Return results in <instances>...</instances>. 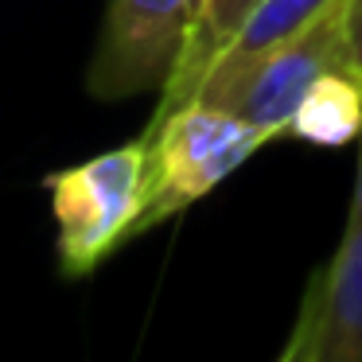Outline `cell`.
<instances>
[{"mask_svg":"<svg viewBox=\"0 0 362 362\" xmlns=\"http://www.w3.org/2000/svg\"><path fill=\"white\" fill-rule=\"evenodd\" d=\"M343 40L351 71L362 78V0H343Z\"/></svg>","mask_w":362,"mask_h":362,"instance_id":"9c48e42d","label":"cell"},{"mask_svg":"<svg viewBox=\"0 0 362 362\" xmlns=\"http://www.w3.org/2000/svg\"><path fill=\"white\" fill-rule=\"evenodd\" d=\"M261 4H265V0H203V12H199L195 35H191V43H187V55H183L175 78L168 82V90L160 94V105H156V113H152V121H160L172 110L187 105L191 98L203 90L211 66L218 63V55L234 43V35L250 24V16Z\"/></svg>","mask_w":362,"mask_h":362,"instance_id":"52a82bcc","label":"cell"},{"mask_svg":"<svg viewBox=\"0 0 362 362\" xmlns=\"http://www.w3.org/2000/svg\"><path fill=\"white\" fill-rule=\"evenodd\" d=\"M144 136L152 148V191L136 234L211 195L226 175H234L253 152L273 141L265 129L203 98H191L168 117L152 121Z\"/></svg>","mask_w":362,"mask_h":362,"instance_id":"7a4b0ae2","label":"cell"},{"mask_svg":"<svg viewBox=\"0 0 362 362\" xmlns=\"http://www.w3.org/2000/svg\"><path fill=\"white\" fill-rule=\"evenodd\" d=\"M339 66H351L346 40H343V4L331 8L323 20H315L308 32H300L284 47L257 59L238 78L222 82V86L206 90L199 98L238 113L242 121L265 129L276 141V136H288L292 117H296L300 102L308 98V90L327 71H339Z\"/></svg>","mask_w":362,"mask_h":362,"instance_id":"277c9868","label":"cell"},{"mask_svg":"<svg viewBox=\"0 0 362 362\" xmlns=\"http://www.w3.org/2000/svg\"><path fill=\"white\" fill-rule=\"evenodd\" d=\"M362 144V136H358ZM351 222H362V148H358V172H354V195H351V214H346Z\"/></svg>","mask_w":362,"mask_h":362,"instance_id":"30bf717a","label":"cell"},{"mask_svg":"<svg viewBox=\"0 0 362 362\" xmlns=\"http://www.w3.org/2000/svg\"><path fill=\"white\" fill-rule=\"evenodd\" d=\"M288 136L320 148H339L362 136V78L351 66L327 71L292 117Z\"/></svg>","mask_w":362,"mask_h":362,"instance_id":"ba28073f","label":"cell"},{"mask_svg":"<svg viewBox=\"0 0 362 362\" xmlns=\"http://www.w3.org/2000/svg\"><path fill=\"white\" fill-rule=\"evenodd\" d=\"M339 4H343V0H265V4L250 16V24L234 35V43L218 55V63L211 66V74H206L199 94L238 78V74L250 71L257 59H265L269 51H276L288 40H296L300 32H308L315 20H323L331 8H339Z\"/></svg>","mask_w":362,"mask_h":362,"instance_id":"8992f818","label":"cell"},{"mask_svg":"<svg viewBox=\"0 0 362 362\" xmlns=\"http://www.w3.org/2000/svg\"><path fill=\"white\" fill-rule=\"evenodd\" d=\"M281 362H362V222L346 218L335 253L308 281Z\"/></svg>","mask_w":362,"mask_h":362,"instance_id":"5b68a950","label":"cell"},{"mask_svg":"<svg viewBox=\"0 0 362 362\" xmlns=\"http://www.w3.org/2000/svg\"><path fill=\"white\" fill-rule=\"evenodd\" d=\"M199 12L203 0H110L86 71L90 94L98 102L164 94L187 55Z\"/></svg>","mask_w":362,"mask_h":362,"instance_id":"3957f363","label":"cell"},{"mask_svg":"<svg viewBox=\"0 0 362 362\" xmlns=\"http://www.w3.org/2000/svg\"><path fill=\"white\" fill-rule=\"evenodd\" d=\"M43 187L59 230V265L66 276H86L141 230L152 191L148 136L43 175Z\"/></svg>","mask_w":362,"mask_h":362,"instance_id":"6da1fadb","label":"cell"}]
</instances>
